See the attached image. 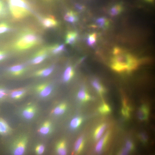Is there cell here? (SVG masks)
<instances>
[{"label":"cell","mask_w":155,"mask_h":155,"mask_svg":"<svg viewBox=\"0 0 155 155\" xmlns=\"http://www.w3.org/2000/svg\"><path fill=\"white\" fill-rule=\"evenodd\" d=\"M133 144L131 141H127L126 143V148H125L128 151H129L133 149Z\"/></svg>","instance_id":"d6a6232c"},{"label":"cell","mask_w":155,"mask_h":155,"mask_svg":"<svg viewBox=\"0 0 155 155\" xmlns=\"http://www.w3.org/2000/svg\"><path fill=\"white\" fill-rule=\"evenodd\" d=\"M96 35L95 33L89 34L87 39V42L88 44L90 46L93 45L96 42Z\"/></svg>","instance_id":"f1b7e54d"},{"label":"cell","mask_w":155,"mask_h":155,"mask_svg":"<svg viewBox=\"0 0 155 155\" xmlns=\"http://www.w3.org/2000/svg\"><path fill=\"white\" fill-rule=\"evenodd\" d=\"M98 110L101 113L106 114L110 113L111 109L110 107L108 104L104 103L99 107Z\"/></svg>","instance_id":"83f0119b"},{"label":"cell","mask_w":155,"mask_h":155,"mask_svg":"<svg viewBox=\"0 0 155 155\" xmlns=\"http://www.w3.org/2000/svg\"><path fill=\"white\" fill-rule=\"evenodd\" d=\"M82 118L78 117L74 118L71 120L70 123V126L72 128L76 129L78 128L82 122Z\"/></svg>","instance_id":"cb8c5ba5"},{"label":"cell","mask_w":155,"mask_h":155,"mask_svg":"<svg viewBox=\"0 0 155 155\" xmlns=\"http://www.w3.org/2000/svg\"><path fill=\"white\" fill-rule=\"evenodd\" d=\"M74 71L71 67H68L65 70L63 75V79L65 82L70 81L74 75Z\"/></svg>","instance_id":"9a60e30c"},{"label":"cell","mask_w":155,"mask_h":155,"mask_svg":"<svg viewBox=\"0 0 155 155\" xmlns=\"http://www.w3.org/2000/svg\"><path fill=\"white\" fill-rule=\"evenodd\" d=\"M53 71L52 67L44 68L36 71L35 73V75L37 76L46 77L49 75Z\"/></svg>","instance_id":"44dd1931"},{"label":"cell","mask_w":155,"mask_h":155,"mask_svg":"<svg viewBox=\"0 0 155 155\" xmlns=\"http://www.w3.org/2000/svg\"><path fill=\"white\" fill-rule=\"evenodd\" d=\"M96 22L99 26L102 28L107 26L108 24V22L107 20L103 18H101L97 19Z\"/></svg>","instance_id":"f546056e"},{"label":"cell","mask_w":155,"mask_h":155,"mask_svg":"<svg viewBox=\"0 0 155 155\" xmlns=\"http://www.w3.org/2000/svg\"><path fill=\"white\" fill-rule=\"evenodd\" d=\"M113 54L110 67L118 73H131L137 69L143 61L132 55L125 53L119 48L114 49Z\"/></svg>","instance_id":"6da1fadb"},{"label":"cell","mask_w":155,"mask_h":155,"mask_svg":"<svg viewBox=\"0 0 155 155\" xmlns=\"http://www.w3.org/2000/svg\"><path fill=\"white\" fill-rule=\"evenodd\" d=\"M109 135V133L107 132L99 139L95 147V150L97 152H99L102 150L103 147L108 140Z\"/></svg>","instance_id":"7c38bea8"},{"label":"cell","mask_w":155,"mask_h":155,"mask_svg":"<svg viewBox=\"0 0 155 155\" xmlns=\"http://www.w3.org/2000/svg\"><path fill=\"white\" fill-rule=\"evenodd\" d=\"M51 129V123L47 121L43 123L40 128L39 131L41 134L45 135L50 132Z\"/></svg>","instance_id":"ac0fdd59"},{"label":"cell","mask_w":155,"mask_h":155,"mask_svg":"<svg viewBox=\"0 0 155 155\" xmlns=\"http://www.w3.org/2000/svg\"><path fill=\"white\" fill-rule=\"evenodd\" d=\"M47 52L45 49H42L37 52L31 60L33 64H37L41 63L46 58Z\"/></svg>","instance_id":"8992f818"},{"label":"cell","mask_w":155,"mask_h":155,"mask_svg":"<svg viewBox=\"0 0 155 155\" xmlns=\"http://www.w3.org/2000/svg\"><path fill=\"white\" fill-rule=\"evenodd\" d=\"M146 0L149 2H152L154 1V0Z\"/></svg>","instance_id":"74e56055"},{"label":"cell","mask_w":155,"mask_h":155,"mask_svg":"<svg viewBox=\"0 0 155 155\" xmlns=\"http://www.w3.org/2000/svg\"><path fill=\"white\" fill-rule=\"evenodd\" d=\"M75 7L78 9L80 10H82L84 8L83 6L79 4H76Z\"/></svg>","instance_id":"8d00e7d4"},{"label":"cell","mask_w":155,"mask_h":155,"mask_svg":"<svg viewBox=\"0 0 155 155\" xmlns=\"http://www.w3.org/2000/svg\"><path fill=\"white\" fill-rule=\"evenodd\" d=\"M77 33L74 31L68 32L66 34L65 38V43L67 44H73L77 40Z\"/></svg>","instance_id":"30bf717a"},{"label":"cell","mask_w":155,"mask_h":155,"mask_svg":"<svg viewBox=\"0 0 155 155\" xmlns=\"http://www.w3.org/2000/svg\"><path fill=\"white\" fill-rule=\"evenodd\" d=\"M36 112L35 108L33 106H29L25 108L23 111V117L27 119H32L34 116Z\"/></svg>","instance_id":"ba28073f"},{"label":"cell","mask_w":155,"mask_h":155,"mask_svg":"<svg viewBox=\"0 0 155 155\" xmlns=\"http://www.w3.org/2000/svg\"><path fill=\"white\" fill-rule=\"evenodd\" d=\"M25 91L24 90H15L12 91L11 94V97L15 99H18L20 98L24 94Z\"/></svg>","instance_id":"4316f807"},{"label":"cell","mask_w":155,"mask_h":155,"mask_svg":"<svg viewBox=\"0 0 155 155\" xmlns=\"http://www.w3.org/2000/svg\"><path fill=\"white\" fill-rule=\"evenodd\" d=\"M65 48L63 44H56L51 46L50 49L53 53L54 54L59 53L63 51Z\"/></svg>","instance_id":"d4e9b609"},{"label":"cell","mask_w":155,"mask_h":155,"mask_svg":"<svg viewBox=\"0 0 155 155\" xmlns=\"http://www.w3.org/2000/svg\"><path fill=\"white\" fill-rule=\"evenodd\" d=\"M25 68L23 65H18L10 67L9 71L13 75L18 76L21 75L25 71Z\"/></svg>","instance_id":"52a82bcc"},{"label":"cell","mask_w":155,"mask_h":155,"mask_svg":"<svg viewBox=\"0 0 155 155\" xmlns=\"http://www.w3.org/2000/svg\"><path fill=\"white\" fill-rule=\"evenodd\" d=\"M43 25L45 27L50 28L56 26L57 25V21L52 16L43 19L42 21Z\"/></svg>","instance_id":"9c48e42d"},{"label":"cell","mask_w":155,"mask_h":155,"mask_svg":"<svg viewBox=\"0 0 155 155\" xmlns=\"http://www.w3.org/2000/svg\"><path fill=\"white\" fill-rule=\"evenodd\" d=\"M92 84L95 89L100 95L105 92L104 88L98 80H93L92 82Z\"/></svg>","instance_id":"d6986e66"},{"label":"cell","mask_w":155,"mask_h":155,"mask_svg":"<svg viewBox=\"0 0 155 155\" xmlns=\"http://www.w3.org/2000/svg\"><path fill=\"white\" fill-rule=\"evenodd\" d=\"M66 108V104L63 103L55 107L53 109V112L55 115H61L65 112Z\"/></svg>","instance_id":"ffe728a7"},{"label":"cell","mask_w":155,"mask_h":155,"mask_svg":"<svg viewBox=\"0 0 155 155\" xmlns=\"http://www.w3.org/2000/svg\"><path fill=\"white\" fill-rule=\"evenodd\" d=\"M5 7L3 2L0 0V16L4 13Z\"/></svg>","instance_id":"836d02e7"},{"label":"cell","mask_w":155,"mask_h":155,"mask_svg":"<svg viewBox=\"0 0 155 155\" xmlns=\"http://www.w3.org/2000/svg\"><path fill=\"white\" fill-rule=\"evenodd\" d=\"M10 28L8 25L5 23H2L0 24V34L8 31Z\"/></svg>","instance_id":"4dcf8cb0"},{"label":"cell","mask_w":155,"mask_h":155,"mask_svg":"<svg viewBox=\"0 0 155 155\" xmlns=\"http://www.w3.org/2000/svg\"><path fill=\"white\" fill-rule=\"evenodd\" d=\"M44 150V147L42 145H38L36 148V152L38 154L40 155L42 154Z\"/></svg>","instance_id":"1f68e13d"},{"label":"cell","mask_w":155,"mask_h":155,"mask_svg":"<svg viewBox=\"0 0 155 155\" xmlns=\"http://www.w3.org/2000/svg\"><path fill=\"white\" fill-rule=\"evenodd\" d=\"M84 141L82 137H80L76 141L75 145V150L77 153H79L83 149Z\"/></svg>","instance_id":"603a6c76"},{"label":"cell","mask_w":155,"mask_h":155,"mask_svg":"<svg viewBox=\"0 0 155 155\" xmlns=\"http://www.w3.org/2000/svg\"><path fill=\"white\" fill-rule=\"evenodd\" d=\"M13 16L19 19L29 15L30 9L26 0H7Z\"/></svg>","instance_id":"7a4b0ae2"},{"label":"cell","mask_w":155,"mask_h":155,"mask_svg":"<svg viewBox=\"0 0 155 155\" xmlns=\"http://www.w3.org/2000/svg\"><path fill=\"white\" fill-rule=\"evenodd\" d=\"M39 42L38 37L33 33L26 32L22 35L14 44L15 48L18 50H23L31 48Z\"/></svg>","instance_id":"3957f363"},{"label":"cell","mask_w":155,"mask_h":155,"mask_svg":"<svg viewBox=\"0 0 155 155\" xmlns=\"http://www.w3.org/2000/svg\"><path fill=\"white\" fill-rule=\"evenodd\" d=\"M6 91L0 88V99L3 98L6 96Z\"/></svg>","instance_id":"e575fe53"},{"label":"cell","mask_w":155,"mask_h":155,"mask_svg":"<svg viewBox=\"0 0 155 155\" xmlns=\"http://www.w3.org/2000/svg\"><path fill=\"white\" fill-rule=\"evenodd\" d=\"M106 125L102 124L98 127L95 130L94 134V139L97 140L102 137L106 128Z\"/></svg>","instance_id":"4fadbf2b"},{"label":"cell","mask_w":155,"mask_h":155,"mask_svg":"<svg viewBox=\"0 0 155 155\" xmlns=\"http://www.w3.org/2000/svg\"><path fill=\"white\" fill-rule=\"evenodd\" d=\"M6 56V54L4 52L0 51V61L4 59Z\"/></svg>","instance_id":"d590c367"},{"label":"cell","mask_w":155,"mask_h":155,"mask_svg":"<svg viewBox=\"0 0 155 155\" xmlns=\"http://www.w3.org/2000/svg\"><path fill=\"white\" fill-rule=\"evenodd\" d=\"M9 130V127L7 122L3 119L0 118V133L5 134Z\"/></svg>","instance_id":"7402d4cb"},{"label":"cell","mask_w":155,"mask_h":155,"mask_svg":"<svg viewBox=\"0 0 155 155\" xmlns=\"http://www.w3.org/2000/svg\"><path fill=\"white\" fill-rule=\"evenodd\" d=\"M27 142V137H21L18 139L14 143L13 153L15 155H22L25 151Z\"/></svg>","instance_id":"277c9868"},{"label":"cell","mask_w":155,"mask_h":155,"mask_svg":"<svg viewBox=\"0 0 155 155\" xmlns=\"http://www.w3.org/2000/svg\"><path fill=\"white\" fill-rule=\"evenodd\" d=\"M122 6L119 4H117L113 6L110 11V14L114 16L119 14L122 11Z\"/></svg>","instance_id":"484cf974"},{"label":"cell","mask_w":155,"mask_h":155,"mask_svg":"<svg viewBox=\"0 0 155 155\" xmlns=\"http://www.w3.org/2000/svg\"><path fill=\"white\" fill-rule=\"evenodd\" d=\"M149 113L148 108L146 105H142L140 108L138 113V115L139 119L143 120L146 119Z\"/></svg>","instance_id":"8fae6325"},{"label":"cell","mask_w":155,"mask_h":155,"mask_svg":"<svg viewBox=\"0 0 155 155\" xmlns=\"http://www.w3.org/2000/svg\"><path fill=\"white\" fill-rule=\"evenodd\" d=\"M64 18L66 21L70 23L75 22L78 19L77 14L72 11L67 12L64 16Z\"/></svg>","instance_id":"5bb4252c"},{"label":"cell","mask_w":155,"mask_h":155,"mask_svg":"<svg viewBox=\"0 0 155 155\" xmlns=\"http://www.w3.org/2000/svg\"><path fill=\"white\" fill-rule=\"evenodd\" d=\"M78 98L81 101L86 102L89 101L91 99L90 95L85 90H81L77 94Z\"/></svg>","instance_id":"2e32d148"},{"label":"cell","mask_w":155,"mask_h":155,"mask_svg":"<svg viewBox=\"0 0 155 155\" xmlns=\"http://www.w3.org/2000/svg\"><path fill=\"white\" fill-rule=\"evenodd\" d=\"M36 90L41 96L45 97L51 94L52 88L49 84H43L38 85L36 87Z\"/></svg>","instance_id":"5b68a950"},{"label":"cell","mask_w":155,"mask_h":155,"mask_svg":"<svg viewBox=\"0 0 155 155\" xmlns=\"http://www.w3.org/2000/svg\"><path fill=\"white\" fill-rule=\"evenodd\" d=\"M56 150L57 153L60 155H65L67 154L66 146L64 141L60 142L57 144Z\"/></svg>","instance_id":"e0dca14e"}]
</instances>
